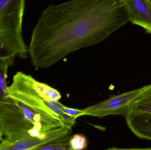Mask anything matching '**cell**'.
Here are the masks:
<instances>
[{
    "instance_id": "obj_1",
    "label": "cell",
    "mask_w": 151,
    "mask_h": 150,
    "mask_svg": "<svg viewBox=\"0 0 151 150\" xmlns=\"http://www.w3.org/2000/svg\"><path fill=\"white\" fill-rule=\"evenodd\" d=\"M129 22L124 0H71L49 5L33 30L28 55L46 69L81 48L101 42Z\"/></svg>"
},
{
    "instance_id": "obj_2",
    "label": "cell",
    "mask_w": 151,
    "mask_h": 150,
    "mask_svg": "<svg viewBox=\"0 0 151 150\" xmlns=\"http://www.w3.org/2000/svg\"><path fill=\"white\" fill-rule=\"evenodd\" d=\"M33 78L30 75L17 72L11 85L8 86V94L23 115L33 125V136L42 138L47 131L63 126L35 89Z\"/></svg>"
},
{
    "instance_id": "obj_3",
    "label": "cell",
    "mask_w": 151,
    "mask_h": 150,
    "mask_svg": "<svg viewBox=\"0 0 151 150\" xmlns=\"http://www.w3.org/2000/svg\"><path fill=\"white\" fill-rule=\"evenodd\" d=\"M24 7L25 0H0V60L14 63L29 55L22 36Z\"/></svg>"
},
{
    "instance_id": "obj_4",
    "label": "cell",
    "mask_w": 151,
    "mask_h": 150,
    "mask_svg": "<svg viewBox=\"0 0 151 150\" xmlns=\"http://www.w3.org/2000/svg\"><path fill=\"white\" fill-rule=\"evenodd\" d=\"M33 127L12 100L0 104V132L4 140L14 141L28 136H32Z\"/></svg>"
},
{
    "instance_id": "obj_5",
    "label": "cell",
    "mask_w": 151,
    "mask_h": 150,
    "mask_svg": "<svg viewBox=\"0 0 151 150\" xmlns=\"http://www.w3.org/2000/svg\"><path fill=\"white\" fill-rule=\"evenodd\" d=\"M142 88L115 95L102 102L83 109L82 116L97 117L102 119L112 115L124 117L129 112L130 104L142 91Z\"/></svg>"
},
{
    "instance_id": "obj_6",
    "label": "cell",
    "mask_w": 151,
    "mask_h": 150,
    "mask_svg": "<svg viewBox=\"0 0 151 150\" xmlns=\"http://www.w3.org/2000/svg\"><path fill=\"white\" fill-rule=\"evenodd\" d=\"M129 22L151 34V4L146 0H124Z\"/></svg>"
},
{
    "instance_id": "obj_7",
    "label": "cell",
    "mask_w": 151,
    "mask_h": 150,
    "mask_svg": "<svg viewBox=\"0 0 151 150\" xmlns=\"http://www.w3.org/2000/svg\"><path fill=\"white\" fill-rule=\"evenodd\" d=\"M125 118L129 128L136 136L151 141V113L130 111Z\"/></svg>"
},
{
    "instance_id": "obj_8",
    "label": "cell",
    "mask_w": 151,
    "mask_h": 150,
    "mask_svg": "<svg viewBox=\"0 0 151 150\" xmlns=\"http://www.w3.org/2000/svg\"><path fill=\"white\" fill-rule=\"evenodd\" d=\"M129 110L136 112L151 113V84L144 86L142 91L130 104Z\"/></svg>"
},
{
    "instance_id": "obj_9",
    "label": "cell",
    "mask_w": 151,
    "mask_h": 150,
    "mask_svg": "<svg viewBox=\"0 0 151 150\" xmlns=\"http://www.w3.org/2000/svg\"><path fill=\"white\" fill-rule=\"evenodd\" d=\"M13 64L11 62L0 60V104L12 101L9 97L6 79L8 69Z\"/></svg>"
},
{
    "instance_id": "obj_10",
    "label": "cell",
    "mask_w": 151,
    "mask_h": 150,
    "mask_svg": "<svg viewBox=\"0 0 151 150\" xmlns=\"http://www.w3.org/2000/svg\"><path fill=\"white\" fill-rule=\"evenodd\" d=\"M33 85L40 96L45 101H59L62 97L61 93L57 90L33 78Z\"/></svg>"
},
{
    "instance_id": "obj_11",
    "label": "cell",
    "mask_w": 151,
    "mask_h": 150,
    "mask_svg": "<svg viewBox=\"0 0 151 150\" xmlns=\"http://www.w3.org/2000/svg\"><path fill=\"white\" fill-rule=\"evenodd\" d=\"M71 136H65L60 140L38 148L37 150H70L69 141Z\"/></svg>"
},
{
    "instance_id": "obj_12",
    "label": "cell",
    "mask_w": 151,
    "mask_h": 150,
    "mask_svg": "<svg viewBox=\"0 0 151 150\" xmlns=\"http://www.w3.org/2000/svg\"><path fill=\"white\" fill-rule=\"evenodd\" d=\"M69 144L70 150H84L88 147V141L83 135L76 134L71 136Z\"/></svg>"
},
{
    "instance_id": "obj_13",
    "label": "cell",
    "mask_w": 151,
    "mask_h": 150,
    "mask_svg": "<svg viewBox=\"0 0 151 150\" xmlns=\"http://www.w3.org/2000/svg\"><path fill=\"white\" fill-rule=\"evenodd\" d=\"M76 118L63 112L61 120L63 126L71 130L76 122Z\"/></svg>"
},
{
    "instance_id": "obj_14",
    "label": "cell",
    "mask_w": 151,
    "mask_h": 150,
    "mask_svg": "<svg viewBox=\"0 0 151 150\" xmlns=\"http://www.w3.org/2000/svg\"><path fill=\"white\" fill-rule=\"evenodd\" d=\"M47 106L49 108L61 119L62 111L61 109L62 103L58 101L50 100V101H45Z\"/></svg>"
},
{
    "instance_id": "obj_15",
    "label": "cell",
    "mask_w": 151,
    "mask_h": 150,
    "mask_svg": "<svg viewBox=\"0 0 151 150\" xmlns=\"http://www.w3.org/2000/svg\"><path fill=\"white\" fill-rule=\"evenodd\" d=\"M61 109L63 112L70 114L72 116L75 117L76 119L78 117L82 116L83 109H76V108H71V107H67L65 106L62 104L61 105Z\"/></svg>"
},
{
    "instance_id": "obj_16",
    "label": "cell",
    "mask_w": 151,
    "mask_h": 150,
    "mask_svg": "<svg viewBox=\"0 0 151 150\" xmlns=\"http://www.w3.org/2000/svg\"><path fill=\"white\" fill-rule=\"evenodd\" d=\"M3 136L1 133V132H0V141H2L3 139Z\"/></svg>"
},
{
    "instance_id": "obj_17",
    "label": "cell",
    "mask_w": 151,
    "mask_h": 150,
    "mask_svg": "<svg viewBox=\"0 0 151 150\" xmlns=\"http://www.w3.org/2000/svg\"><path fill=\"white\" fill-rule=\"evenodd\" d=\"M146 1H148L151 4V0H146Z\"/></svg>"
},
{
    "instance_id": "obj_18",
    "label": "cell",
    "mask_w": 151,
    "mask_h": 150,
    "mask_svg": "<svg viewBox=\"0 0 151 150\" xmlns=\"http://www.w3.org/2000/svg\"><path fill=\"white\" fill-rule=\"evenodd\" d=\"M0 142H1V141H0Z\"/></svg>"
}]
</instances>
